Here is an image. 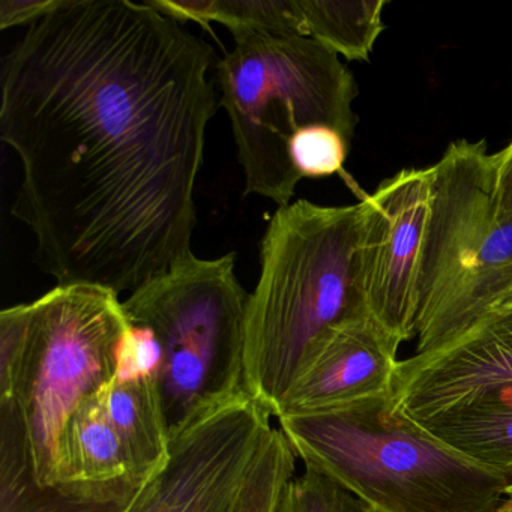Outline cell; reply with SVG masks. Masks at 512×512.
<instances>
[{
    "mask_svg": "<svg viewBox=\"0 0 512 512\" xmlns=\"http://www.w3.org/2000/svg\"><path fill=\"white\" fill-rule=\"evenodd\" d=\"M214 62L148 0H59L5 56L11 214L58 286L134 292L193 254Z\"/></svg>",
    "mask_w": 512,
    "mask_h": 512,
    "instance_id": "obj_1",
    "label": "cell"
},
{
    "mask_svg": "<svg viewBox=\"0 0 512 512\" xmlns=\"http://www.w3.org/2000/svg\"><path fill=\"white\" fill-rule=\"evenodd\" d=\"M364 218V202L301 199L269 220L245 317V391L275 418L328 335L371 317L362 280Z\"/></svg>",
    "mask_w": 512,
    "mask_h": 512,
    "instance_id": "obj_2",
    "label": "cell"
},
{
    "mask_svg": "<svg viewBox=\"0 0 512 512\" xmlns=\"http://www.w3.org/2000/svg\"><path fill=\"white\" fill-rule=\"evenodd\" d=\"M278 422L305 467L376 512H497L512 484L511 470L452 448L398 407L392 391Z\"/></svg>",
    "mask_w": 512,
    "mask_h": 512,
    "instance_id": "obj_3",
    "label": "cell"
},
{
    "mask_svg": "<svg viewBox=\"0 0 512 512\" xmlns=\"http://www.w3.org/2000/svg\"><path fill=\"white\" fill-rule=\"evenodd\" d=\"M235 47L215 64L220 106L232 125L245 196L292 203L302 181L293 140L329 127L352 143L358 85L337 53L301 35L232 32Z\"/></svg>",
    "mask_w": 512,
    "mask_h": 512,
    "instance_id": "obj_4",
    "label": "cell"
},
{
    "mask_svg": "<svg viewBox=\"0 0 512 512\" xmlns=\"http://www.w3.org/2000/svg\"><path fill=\"white\" fill-rule=\"evenodd\" d=\"M119 296L70 284L0 313V401L19 410L43 487L55 482L59 436L68 419L115 379L128 326Z\"/></svg>",
    "mask_w": 512,
    "mask_h": 512,
    "instance_id": "obj_5",
    "label": "cell"
},
{
    "mask_svg": "<svg viewBox=\"0 0 512 512\" xmlns=\"http://www.w3.org/2000/svg\"><path fill=\"white\" fill-rule=\"evenodd\" d=\"M430 170L415 353L451 340L512 292V211L487 143L452 142Z\"/></svg>",
    "mask_w": 512,
    "mask_h": 512,
    "instance_id": "obj_6",
    "label": "cell"
},
{
    "mask_svg": "<svg viewBox=\"0 0 512 512\" xmlns=\"http://www.w3.org/2000/svg\"><path fill=\"white\" fill-rule=\"evenodd\" d=\"M236 254H191L122 301L130 322L148 326L161 350L158 376L170 442L239 401L245 391V317L250 293Z\"/></svg>",
    "mask_w": 512,
    "mask_h": 512,
    "instance_id": "obj_7",
    "label": "cell"
},
{
    "mask_svg": "<svg viewBox=\"0 0 512 512\" xmlns=\"http://www.w3.org/2000/svg\"><path fill=\"white\" fill-rule=\"evenodd\" d=\"M271 418L247 398L191 428L173 440L166 466L125 512H232Z\"/></svg>",
    "mask_w": 512,
    "mask_h": 512,
    "instance_id": "obj_8",
    "label": "cell"
},
{
    "mask_svg": "<svg viewBox=\"0 0 512 512\" xmlns=\"http://www.w3.org/2000/svg\"><path fill=\"white\" fill-rule=\"evenodd\" d=\"M431 170H401L365 197L362 280L370 316L400 343L416 337Z\"/></svg>",
    "mask_w": 512,
    "mask_h": 512,
    "instance_id": "obj_9",
    "label": "cell"
},
{
    "mask_svg": "<svg viewBox=\"0 0 512 512\" xmlns=\"http://www.w3.org/2000/svg\"><path fill=\"white\" fill-rule=\"evenodd\" d=\"M506 385H512V308L491 311L451 340L398 362L392 395L422 422Z\"/></svg>",
    "mask_w": 512,
    "mask_h": 512,
    "instance_id": "obj_10",
    "label": "cell"
},
{
    "mask_svg": "<svg viewBox=\"0 0 512 512\" xmlns=\"http://www.w3.org/2000/svg\"><path fill=\"white\" fill-rule=\"evenodd\" d=\"M400 344L373 317L335 329L287 392L277 419L388 394L400 362Z\"/></svg>",
    "mask_w": 512,
    "mask_h": 512,
    "instance_id": "obj_11",
    "label": "cell"
},
{
    "mask_svg": "<svg viewBox=\"0 0 512 512\" xmlns=\"http://www.w3.org/2000/svg\"><path fill=\"white\" fill-rule=\"evenodd\" d=\"M130 485L38 484L19 410L0 401V512H125Z\"/></svg>",
    "mask_w": 512,
    "mask_h": 512,
    "instance_id": "obj_12",
    "label": "cell"
},
{
    "mask_svg": "<svg viewBox=\"0 0 512 512\" xmlns=\"http://www.w3.org/2000/svg\"><path fill=\"white\" fill-rule=\"evenodd\" d=\"M97 394L70 416L59 436L53 485H130L142 490L127 448Z\"/></svg>",
    "mask_w": 512,
    "mask_h": 512,
    "instance_id": "obj_13",
    "label": "cell"
},
{
    "mask_svg": "<svg viewBox=\"0 0 512 512\" xmlns=\"http://www.w3.org/2000/svg\"><path fill=\"white\" fill-rule=\"evenodd\" d=\"M97 395L127 448L137 482L145 487L166 466L172 445L158 380L112 382Z\"/></svg>",
    "mask_w": 512,
    "mask_h": 512,
    "instance_id": "obj_14",
    "label": "cell"
},
{
    "mask_svg": "<svg viewBox=\"0 0 512 512\" xmlns=\"http://www.w3.org/2000/svg\"><path fill=\"white\" fill-rule=\"evenodd\" d=\"M419 424L467 457L512 472V385L488 389Z\"/></svg>",
    "mask_w": 512,
    "mask_h": 512,
    "instance_id": "obj_15",
    "label": "cell"
},
{
    "mask_svg": "<svg viewBox=\"0 0 512 512\" xmlns=\"http://www.w3.org/2000/svg\"><path fill=\"white\" fill-rule=\"evenodd\" d=\"M386 0H295L299 34L347 61H368L379 40Z\"/></svg>",
    "mask_w": 512,
    "mask_h": 512,
    "instance_id": "obj_16",
    "label": "cell"
},
{
    "mask_svg": "<svg viewBox=\"0 0 512 512\" xmlns=\"http://www.w3.org/2000/svg\"><path fill=\"white\" fill-rule=\"evenodd\" d=\"M296 460L286 437L272 428L232 512H274L281 488L296 473Z\"/></svg>",
    "mask_w": 512,
    "mask_h": 512,
    "instance_id": "obj_17",
    "label": "cell"
},
{
    "mask_svg": "<svg viewBox=\"0 0 512 512\" xmlns=\"http://www.w3.org/2000/svg\"><path fill=\"white\" fill-rule=\"evenodd\" d=\"M355 494L323 473L305 467L281 488L274 512H371Z\"/></svg>",
    "mask_w": 512,
    "mask_h": 512,
    "instance_id": "obj_18",
    "label": "cell"
},
{
    "mask_svg": "<svg viewBox=\"0 0 512 512\" xmlns=\"http://www.w3.org/2000/svg\"><path fill=\"white\" fill-rule=\"evenodd\" d=\"M350 145L334 128L313 127L295 137L290 155L301 179L325 178L343 170Z\"/></svg>",
    "mask_w": 512,
    "mask_h": 512,
    "instance_id": "obj_19",
    "label": "cell"
},
{
    "mask_svg": "<svg viewBox=\"0 0 512 512\" xmlns=\"http://www.w3.org/2000/svg\"><path fill=\"white\" fill-rule=\"evenodd\" d=\"M160 370L161 350L151 329L142 323L128 320L127 329L122 335L118 355H116V374L113 382L158 380Z\"/></svg>",
    "mask_w": 512,
    "mask_h": 512,
    "instance_id": "obj_20",
    "label": "cell"
},
{
    "mask_svg": "<svg viewBox=\"0 0 512 512\" xmlns=\"http://www.w3.org/2000/svg\"><path fill=\"white\" fill-rule=\"evenodd\" d=\"M59 0H2L0 2V29L29 26L46 17L58 7Z\"/></svg>",
    "mask_w": 512,
    "mask_h": 512,
    "instance_id": "obj_21",
    "label": "cell"
},
{
    "mask_svg": "<svg viewBox=\"0 0 512 512\" xmlns=\"http://www.w3.org/2000/svg\"><path fill=\"white\" fill-rule=\"evenodd\" d=\"M496 163L497 188L500 199L512 211V142L502 151L494 154Z\"/></svg>",
    "mask_w": 512,
    "mask_h": 512,
    "instance_id": "obj_22",
    "label": "cell"
},
{
    "mask_svg": "<svg viewBox=\"0 0 512 512\" xmlns=\"http://www.w3.org/2000/svg\"><path fill=\"white\" fill-rule=\"evenodd\" d=\"M497 512H512V484L509 485L508 490H506Z\"/></svg>",
    "mask_w": 512,
    "mask_h": 512,
    "instance_id": "obj_23",
    "label": "cell"
},
{
    "mask_svg": "<svg viewBox=\"0 0 512 512\" xmlns=\"http://www.w3.org/2000/svg\"><path fill=\"white\" fill-rule=\"evenodd\" d=\"M508 308H512V292L509 293L508 298H506L505 301L502 302V305H500V307L497 308V310H508Z\"/></svg>",
    "mask_w": 512,
    "mask_h": 512,
    "instance_id": "obj_24",
    "label": "cell"
},
{
    "mask_svg": "<svg viewBox=\"0 0 512 512\" xmlns=\"http://www.w3.org/2000/svg\"><path fill=\"white\" fill-rule=\"evenodd\" d=\"M371 512H376V511H371Z\"/></svg>",
    "mask_w": 512,
    "mask_h": 512,
    "instance_id": "obj_25",
    "label": "cell"
}]
</instances>
